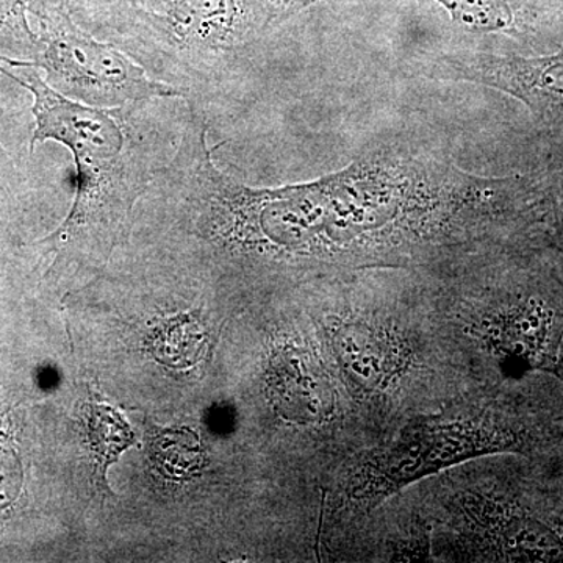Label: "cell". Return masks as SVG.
Listing matches in <instances>:
<instances>
[{
	"instance_id": "cell-1",
	"label": "cell",
	"mask_w": 563,
	"mask_h": 563,
	"mask_svg": "<svg viewBox=\"0 0 563 563\" xmlns=\"http://www.w3.org/2000/svg\"><path fill=\"white\" fill-rule=\"evenodd\" d=\"M542 173L479 176L431 152L380 147L320 179L243 185L236 232L250 265L320 273H444L542 246Z\"/></svg>"
},
{
	"instance_id": "cell-2",
	"label": "cell",
	"mask_w": 563,
	"mask_h": 563,
	"mask_svg": "<svg viewBox=\"0 0 563 563\" xmlns=\"http://www.w3.org/2000/svg\"><path fill=\"white\" fill-rule=\"evenodd\" d=\"M439 274L373 269L328 280L331 306L318 325L379 440L477 388L443 312Z\"/></svg>"
},
{
	"instance_id": "cell-3",
	"label": "cell",
	"mask_w": 563,
	"mask_h": 563,
	"mask_svg": "<svg viewBox=\"0 0 563 563\" xmlns=\"http://www.w3.org/2000/svg\"><path fill=\"white\" fill-rule=\"evenodd\" d=\"M563 413L520 387H481L413 415L340 470L322 503L320 536L340 548L363 520L410 485L477 459L554 457Z\"/></svg>"
},
{
	"instance_id": "cell-4",
	"label": "cell",
	"mask_w": 563,
	"mask_h": 563,
	"mask_svg": "<svg viewBox=\"0 0 563 563\" xmlns=\"http://www.w3.org/2000/svg\"><path fill=\"white\" fill-rule=\"evenodd\" d=\"M0 74L33 96L31 151L36 144L57 141L68 147L76 165L68 217L41 242L57 255V269L68 255L80 258L113 242L165 165L162 141L150 117L155 99L102 109L66 98L33 66L0 62Z\"/></svg>"
},
{
	"instance_id": "cell-5",
	"label": "cell",
	"mask_w": 563,
	"mask_h": 563,
	"mask_svg": "<svg viewBox=\"0 0 563 563\" xmlns=\"http://www.w3.org/2000/svg\"><path fill=\"white\" fill-rule=\"evenodd\" d=\"M550 247L462 263L439 276L440 301L477 387L551 376L563 347V274Z\"/></svg>"
},
{
	"instance_id": "cell-6",
	"label": "cell",
	"mask_w": 563,
	"mask_h": 563,
	"mask_svg": "<svg viewBox=\"0 0 563 563\" xmlns=\"http://www.w3.org/2000/svg\"><path fill=\"white\" fill-rule=\"evenodd\" d=\"M384 506L421 532L431 561L563 562L558 515L479 459L410 485Z\"/></svg>"
},
{
	"instance_id": "cell-7",
	"label": "cell",
	"mask_w": 563,
	"mask_h": 563,
	"mask_svg": "<svg viewBox=\"0 0 563 563\" xmlns=\"http://www.w3.org/2000/svg\"><path fill=\"white\" fill-rule=\"evenodd\" d=\"M268 29V0H157L122 18L102 40L188 98L187 81L211 77Z\"/></svg>"
},
{
	"instance_id": "cell-8",
	"label": "cell",
	"mask_w": 563,
	"mask_h": 563,
	"mask_svg": "<svg viewBox=\"0 0 563 563\" xmlns=\"http://www.w3.org/2000/svg\"><path fill=\"white\" fill-rule=\"evenodd\" d=\"M38 51L32 60L3 57L5 65L33 66L66 98L113 109L147 99H187L184 91L147 74L131 55L101 41L74 20L66 0H32Z\"/></svg>"
},
{
	"instance_id": "cell-9",
	"label": "cell",
	"mask_w": 563,
	"mask_h": 563,
	"mask_svg": "<svg viewBox=\"0 0 563 563\" xmlns=\"http://www.w3.org/2000/svg\"><path fill=\"white\" fill-rule=\"evenodd\" d=\"M426 76L506 92L528 107L540 128L563 136V49L536 58L485 52L444 54L429 63Z\"/></svg>"
},
{
	"instance_id": "cell-10",
	"label": "cell",
	"mask_w": 563,
	"mask_h": 563,
	"mask_svg": "<svg viewBox=\"0 0 563 563\" xmlns=\"http://www.w3.org/2000/svg\"><path fill=\"white\" fill-rule=\"evenodd\" d=\"M321 0H268L269 29ZM455 24L476 33H517V14L507 0H433Z\"/></svg>"
},
{
	"instance_id": "cell-11",
	"label": "cell",
	"mask_w": 563,
	"mask_h": 563,
	"mask_svg": "<svg viewBox=\"0 0 563 563\" xmlns=\"http://www.w3.org/2000/svg\"><path fill=\"white\" fill-rule=\"evenodd\" d=\"M151 461L166 479L185 481L207 466L206 450L191 429H158L150 440Z\"/></svg>"
},
{
	"instance_id": "cell-12",
	"label": "cell",
	"mask_w": 563,
	"mask_h": 563,
	"mask_svg": "<svg viewBox=\"0 0 563 563\" xmlns=\"http://www.w3.org/2000/svg\"><path fill=\"white\" fill-rule=\"evenodd\" d=\"M150 350L163 365L188 368L201 361L207 350L206 331L191 314H179L155 329L150 339Z\"/></svg>"
},
{
	"instance_id": "cell-13",
	"label": "cell",
	"mask_w": 563,
	"mask_h": 563,
	"mask_svg": "<svg viewBox=\"0 0 563 563\" xmlns=\"http://www.w3.org/2000/svg\"><path fill=\"white\" fill-rule=\"evenodd\" d=\"M85 426L88 431V443L98 461L102 481L106 483L107 470L135 443V433L114 407L103 402H91L88 406Z\"/></svg>"
},
{
	"instance_id": "cell-14",
	"label": "cell",
	"mask_w": 563,
	"mask_h": 563,
	"mask_svg": "<svg viewBox=\"0 0 563 563\" xmlns=\"http://www.w3.org/2000/svg\"><path fill=\"white\" fill-rule=\"evenodd\" d=\"M32 0H0V51L32 60L38 35L31 22Z\"/></svg>"
},
{
	"instance_id": "cell-15",
	"label": "cell",
	"mask_w": 563,
	"mask_h": 563,
	"mask_svg": "<svg viewBox=\"0 0 563 563\" xmlns=\"http://www.w3.org/2000/svg\"><path fill=\"white\" fill-rule=\"evenodd\" d=\"M74 20L92 35L103 33L132 11L144 9L157 0H66Z\"/></svg>"
},
{
	"instance_id": "cell-16",
	"label": "cell",
	"mask_w": 563,
	"mask_h": 563,
	"mask_svg": "<svg viewBox=\"0 0 563 563\" xmlns=\"http://www.w3.org/2000/svg\"><path fill=\"white\" fill-rule=\"evenodd\" d=\"M551 152L547 168L543 169L547 185V218H544V240L550 250L563 255V136Z\"/></svg>"
},
{
	"instance_id": "cell-17",
	"label": "cell",
	"mask_w": 563,
	"mask_h": 563,
	"mask_svg": "<svg viewBox=\"0 0 563 563\" xmlns=\"http://www.w3.org/2000/svg\"><path fill=\"white\" fill-rule=\"evenodd\" d=\"M22 479V466L9 432L0 429V512L10 509L20 498Z\"/></svg>"
},
{
	"instance_id": "cell-18",
	"label": "cell",
	"mask_w": 563,
	"mask_h": 563,
	"mask_svg": "<svg viewBox=\"0 0 563 563\" xmlns=\"http://www.w3.org/2000/svg\"><path fill=\"white\" fill-rule=\"evenodd\" d=\"M3 107L2 103H0V120H2L3 117ZM13 161H11L9 151L5 150V147L2 146V143H0V174H7L10 173L11 169H13Z\"/></svg>"
},
{
	"instance_id": "cell-19",
	"label": "cell",
	"mask_w": 563,
	"mask_h": 563,
	"mask_svg": "<svg viewBox=\"0 0 563 563\" xmlns=\"http://www.w3.org/2000/svg\"><path fill=\"white\" fill-rule=\"evenodd\" d=\"M551 377H554V379H558L559 383H561L563 390V347L561 354H559L558 362H555L553 373H551Z\"/></svg>"
},
{
	"instance_id": "cell-20",
	"label": "cell",
	"mask_w": 563,
	"mask_h": 563,
	"mask_svg": "<svg viewBox=\"0 0 563 563\" xmlns=\"http://www.w3.org/2000/svg\"><path fill=\"white\" fill-rule=\"evenodd\" d=\"M558 523H559V525H561V526H562V528H563V517H559V518H558Z\"/></svg>"
}]
</instances>
